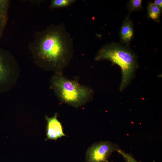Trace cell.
Instances as JSON below:
<instances>
[{"label":"cell","mask_w":162,"mask_h":162,"mask_svg":"<svg viewBox=\"0 0 162 162\" xmlns=\"http://www.w3.org/2000/svg\"><path fill=\"white\" fill-rule=\"evenodd\" d=\"M75 1V0H52L51 1L49 8L52 9L67 7Z\"/></svg>","instance_id":"30bf717a"},{"label":"cell","mask_w":162,"mask_h":162,"mask_svg":"<svg viewBox=\"0 0 162 162\" xmlns=\"http://www.w3.org/2000/svg\"><path fill=\"white\" fill-rule=\"evenodd\" d=\"M154 4L157 6L161 10L162 8V1L161 0H155L154 1Z\"/></svg>","instance_id":"4fadbf2b"},{"label":"cell","mask_w":162,"mask_h":162,"mask_svg":"<svg viewBox=\"0 0 162 162\" xmlns=\"http://www.w3.org/2000/svg\"><path fill=\"white\" fill-rule=\"evenodd\" d=\"M117 151L122 156L126 162H138L130 154L125 153L120 149Z\"/></svg>","instance_id":"7c38bea8"},{"label":"cell","mask_w":162,"mask_h":162,"mask_svg":"<svg viewBox=\"0 0 162 162\" xmlns=\"http://www.w3.org/2000/svg\"><path fill=\"white\" fill-rule=\"evenodd\" d=\"M134 34L132 23L128 18L123 22L120 31L121 40L122 43L128 44L131 40Z\"/></svg>","instance_id":"52a82bcc"},{"label":"cell","mask_w":162,"mask_h":162,"mask_svg":"<svg viewBox=\"0 0 162 162\" xmlns=\"http://www.w3.org/2000/svg\"><path fill=\"white\" fill-rule=\"evenodd\" d=\"M58 114L56 113L52 117L45 116L47 122L46 140H56L58 138L67 136L64 133L61 123L57 119Z\"/></svg>","instance_id":"5b68a950"},{"label":"cell","mask_w":162,"mask_h":162,"mask_svg":"<svg viewBox=\"0 0 162 162\" xmlns=\"http://www.w3.org/2000/svg\"><path fill=\"white\" fill-rule=\"evenodd\" d=\"M94 60H108L120 67L122 76L120 87L121 91H123L129 83L137 66L134 54L127 48L113 43L101 47L95 56Z\"/></svg>","instance_id":"3957f363"},{"label":"cell","mask_w":162,"mask_h":162,"mask_svg":"<svg viewBox=\"0 0 162 162\" xmlns=\"http://www.w3.org/2000/svg\"><path fill=\"white\" fill-rule=\"evenodd\" d=\"M12 62L9 52L0 47V86L7 81Z\"/></svg>","instance_id":"8992f818"},{"label":"cell","mask_w":162,"mask_h":162,"mask_svg":"<svg viewBox=\"0 0 162 162\" xmlns=\"http://www.w3.org/2000/svg\"><path fill=\"white\" fill-rule=\"evenodd\" d=\"M118 149L116 145L109 141L96 142L87 150L85 162H109L107 159L110 154Z\"/></svg>","instance_id":"277c9868"},{"label":"cell","mask_w":162,"mask_h":162,"mask_svg":"<svg viewBox=\"0 0 162 162\" xmlns=\"http://www.w3.org/2000/svg\"><path fill=\"white\" fill-rule=\"evenodd\" d=\"M142 0H131L130 1L129 7L130 11L139 10L142 7Z\"/></svg>","instance_id":"8fae6325"},{"label":"cell","mask_w":162,"mask_h":162,"mask_svg":"<svg viewBox=\"0 0 162 162\" xmlns=\"http://www.w3.org/2000/svg\"><path fill=\"white\" fill-rule=\"evenodd\" d=\"M148 16L154 21H158L161 14V10L153 3H149L147 7Z\"/></svg>","instance_id":"9c48e42d"},{"label":"cell","mask_w":162,"mask_h":162,"mask_svg":"<svg viewBox=\"0 0 162 162\" xmlns=\"http://www.w3.org/2000/svg\"><path fill=\"white\" fill-rule=\"evenodd\" d=\"M51 87L61 103L78 108L92 100L94 92L89 87L80 84L76 80L69 79L62 73L52 77Z\"/></svg>","instance_id":"7a4b0ae2"},{"label":"cell","mask_w":162,"mask_h":162,"mask_svg":"<svg viewBox=\"0 0 162 162\" xmlns=\"http://www.w3.org/2000/svg\"><path fill=\"white\" fill-rule=\"evenodd\" d=\"M28 48L39 65L56 73H62L74 52L73 39L62 23L36 32Z\"/></svg>","instance_id":"6da1fadb"},{"label":"cell","mask_w":162,"mask_h":162,"mask_svg":"<svg viewBox=\"0 0 162 162\" xmlns=\"http://www.w3.org/2000/svg\"><path fill=\"white\" fill-rule=\"evenodd\" d=\"M10 2L9 0H0V39L7 23Z\"/></svg>","instance_id":"ba28073f"}]
</instances>
